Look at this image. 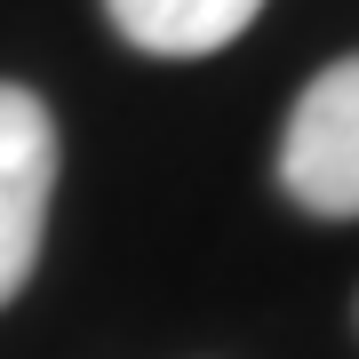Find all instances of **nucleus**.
<instances>
[{"instance_id": "nucleus-2", "label": "nucleus", "mask_w": 359, "mask_h": 359, "mask_svg": "<svg viewBox=\"0 0 359 359\" xmlns=\"http://www.w3.org/2000/svg\"><path fill=\"white\" fill-rule=\"evenodd\" d=\"M56 192V120L16 80H0V304L32 280Z\"/></svg>"}, {"instance_id": "nucleus-3", "label": "nucleus", "mask_w": 359, "mask_h": 359, "mask_svg": "<svg viewBox=\"0 0 359 359\" xmlns=\"http://www.w3.org/2000/svg\"><path fill=\"white\" fill-rule=\"evenodd\" d=\"M104 16L144 56H216L264 16V0H104Z\"/></svg>"}, {"instance_id": "nucleus-1", "label": "nucleus", "mask_w": 359, "mask_h": 359, "mask_svg": "<svg viewBox=\"0 0 359 359\" xmlns=\"http://www.w3.org/2000/svg\"><path fill=\"white\" fill-rule=\"evenodd\" d=\"M280 192L320 224L359 216V56H335L295 96L280 128Z\"/></svg>"}]
</instances>
